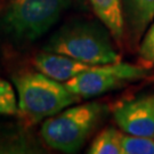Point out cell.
Here are the masks:
<instances>
[{
  "instance_id": "1",
  "label": "cell",
  "mask_w": 154,
  "mask_h": 154,
  "mask_svg": "<svg viewBox=\"0 0 154 154\" xmlns=\"http://www.w3.org/2000/svg\"><path fill=\"white\" fill-rule=\"evenodd\" d=\"M107 31L95 23H69L49 39L44 50L66 55L90 65L114 63L120 61V55Z\"/></svg>"
},
{
  "instance_id": "2",
  "label": "cell",
  "mask_w": 154,
  "mask_h": 154,
  "mask_svg": "<svg viewBox=\"0 0 154 154\" xmlns=\"http://www.w3.org/2000/svg\"><path fill=\"white\" fill-rule=\"evenodd\" d=\"M13 80L17 91L18 112L31 123L46 120L81 99L63 82L39 71L23 73Z\"/></svg>"
},
{
  "instance_id": "3",
  "label": "cell",
  "mask_w": 154,
  "mask_h": 154,
  "mask_svg": "<svg viewBox=\"0 0 154 154\" xmlns=\"http://www.w3.org/2000/svg\"><path fill=\"white\" fill-rule=\"evenodd\" d=\"M72 0H11L0 17L1 31L20 42L41 38L61 18Z\"/></svg>"
},
{
  "instance_id": "4",
  "label": "cell",
  "mask_w": 154,
  "mask_h": 154,
  "mask_svg": "<svg viewBox=\"0 0 154 154\" xmlns=\"http://www.w3.org/2000/svg\"><path fill=\"white\" fill-rule=\"evenodd\" d=\"M103 112V105L96 102L64 109L45 120L40 135L51 149L75 153L97 126Z\"/></svg>"
},
{
  "instance_id": "5",
  "label": "cell",
  "mask_w": 154,
  "mask_h": 154,
  "mask_svg": "<svg viewBox=\"0 0 154 154\" xmlns=\"http://www.w3.org/2000/svg\"><path fill=\"white\" fill-rule=\"evenodd\" d=\"M149 75L146 66L114 62L93 65L77 77L64 82L66 88L80 98H91L127 85L142 80Z\"/></svg>"
},
{
  "instance_id": "6",
  "label": "cell",
  "mask_w": 154,
  "mask_h": 154,
  "mask_svg": "<svg viewBox=\"0 0 154 154\" xmlns=\"http://www.w3.org/2000/svg\"><path fill=\"white\" fill-rule=\"evenodd\" d=\"M112 112L123 132L154 138V94L121 100Z\"/></svg>"
},
{
  "instance_id": "7",
  "label": "cell",
  "mask_w": 154,
  "mask_h": 154,
  "mask_svg": "<svg viewBox=\"0 0 154 154\" xmlns=\"http://www.w3.org/2000/svg\"><path fill=\"white\" fill-rule=\"evenodd\" d=\"M121 5L125 39L135 47L154 21V0H121Z\"/></svg>"
},
{
  "instance_id": "8",
  "label": "cell",
  "mask_w": 154,
  "mask_h": 154,
  "mask_svg": "<svg viewBox=\"0 0 154 154\" xmlns=\"http://www.w3.org/2000/svg\"><path fill=\"white\" fill-rule=\"evenodd\" d=\"M33 63L39 72L63 83L93 66L66 55L45 50L34 57Z\"/></svg>"
},
{
  "instance_id": "9",
  "label": "cell",
  "mask_w": 154,
  "mask_h": 154,
  "mask_svg": "<svg viewBox=\"0 0 154 154\" xmlns=\"http://www.w3.org/2000/svg\"><path fill=\"white\" fill-rule=\"evenodd\" d=\"M91 8L99 21L111 33L116 44L125 40V22L121 0H89Z\"/></svg>"
},
{
  "instance_id": "10",
  "label": "cell",
  "mask_w": 154,
  "mask_h": 154,
  "mask_svg": "<svg viewBox=\"0 0 154 154\" xmlns=\"http://www.w3.org/2000/svg\"><path fill=\"white\" fill-rule=\"evenodd\" d=\"M122 134L113 127H107L95 137L89 147L90 154H121Z\"/></svg>"
},
{
  "instance_id": "11",
  "label": "cell",
  "mask_w": 154,
  "mask_h": 154,
  "mask_svg": "<svg viewBox=\"0 0 154 154\" xmlns=\"http://www.w3.org/2000/svg\"><path fill=\"white\" fill-rule=\"evenodd\" d=\"M121 154H154V138L122 134Z\"/></svg>"
},
{
  "instance_id": "12",
  "label": "cell",
  "mask_w": 154,
  "mask_h": 154,
  "mask_svg": "<svg viewBox=\"0 0 154 154\" xmlns=\"http://www.w3.org/2000/svg\"><path fill=\"white\" fill-rule=\"evenodd\" d=\"M17 107V98L15 90L8 81L0 78V114H15Z\"/></svg>"
},
{
  "instance_id": "13",
  "label": "cell",
  "mask_w": 154,
  "mask_h": 154,
  "mask_svg": "<svg viewBox=\"0 0 154 154\" xmlns=\"http://www.w3.org/2000/svg\"><path fill=\"white\" fill-rule=\"evenodd\" d=\"M138 53L144 66H154V21L144 33L138 47Z\"/></svg>"
},
{
  "instance_id": "14",
  "label": "cell",
  "mask_w": 154,
  "mask_h": 154,
  "mask_svg": "<svg viewBox=\"0 0 154 154\" xmlns=\"http://www.w3.org/2000/svg\"><path fill=\"white\" fill-rule=\"evenodd\" d=\"M4 1H5V0H0V4H2V2H4Z\"/></svg>"
}]
</instances>
